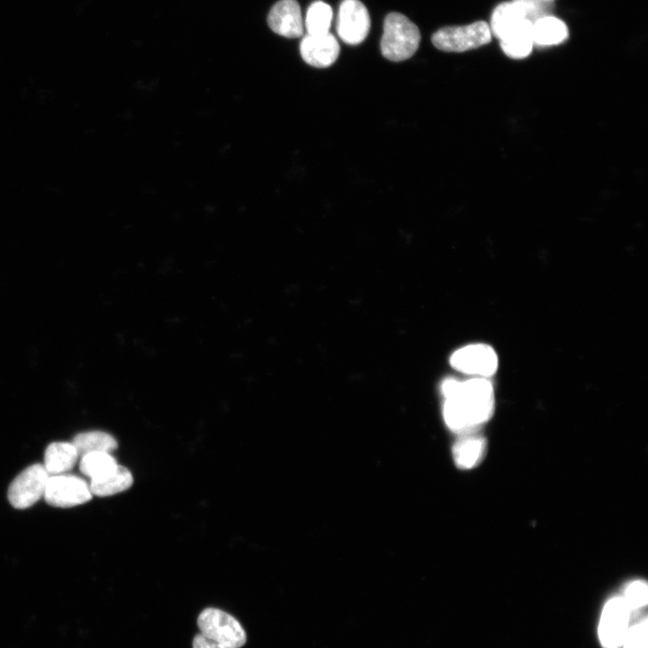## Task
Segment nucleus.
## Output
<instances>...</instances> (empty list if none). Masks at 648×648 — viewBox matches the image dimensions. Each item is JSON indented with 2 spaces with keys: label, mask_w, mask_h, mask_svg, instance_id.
<instances>
[{
  "label": "nucleus",
  "mask_w": 648,
  "mask_h": 648,
  "mask_svg": "<svg viewBox=\"0 0 648 648\" xmlns=\"http://www.w3.org/2000/svg\"><path fill=\"white\" fill-rule=\"evenodd\" d=\"M446 398L444 417L453 430H465L486 421L493 410L490 382L476 377L464 382L447 379L442 385Z\"/></svg>",
  "instance_id": "obj_1"
},
{
  "label": "nucleus",
  "mask_w": 648,
  "mask_h": 648,
  "mask_svg": "<svg viewBox=\"0 0 648 648\" xmlns=\"http://www.w3.org/2000/svg\"><path fill=\"white\" fill-rule=\"evenodd\" d=\"M420 42L418 26L400 13H391L384 20L381 40L382 56L393 62H400L412 57Z\"/></svg>",
  "instance_id": "obj_2"
},
{
  "label": "nucleus",
  "mask_w": 648,
  "mask_h": 648,
  "mask_svg": "<svg viewBox=\"0 0 648 648\" xmlns=\"http://www.w3.org/2000/svg\"><path fill=\"white\" fill-rule=\"evenodd\" d=\"M490 25L484 21L462 26H447L436 31L431 37L436 48L446 52H464L477 49L491 40Z\"/></svg>",
  "instance_id": "obj_3"
},
{
  "label": "nucleus",
  "mask_w": 648,
  "mask_h": 648,
  "mask_svg": "<svg viewBox=\"0 0 648 648\" xmlns=\"http://www.w3.org/2000/svg\"><path fill=\"white\" fill-rule=\"evenodd\" d=\"M197 625L202 635L226 647L240 648L246 644V632L240 623L220 609L205 608L200 613Z\"/></svg>",
  "instance_id": "obj_4"
},
{
  "label": "nucleus",
  "mask_w": 648,
  "mask_h": 648,
  "mask_svg": "<svg viewBox=\"0 0 648 648\" xmlns=\"http://www.w3.org/2000/svg\"><path fill=\"white\" fill-rule=\"evenodd\" d=\"M48 474L43 464H35L22 471L11 482L7 497L11 505L24 509L44 496Z\"/></svg>",
  "instance_id": "obj_5"
},
{
  "label": "nucleus",
  "mask_w": 648,
  "mask_h": 648,
  "mask_svg": "<svg viewBox=\"0 0 648 648\" xmlns=\"http://www.w3.org/2000/svg\"><path fill=\"white\" fill-rule=\"evenodd\" d=\"M631 609L624 597L610 598L603 608L599 624L598 638L604 648L622 646L629 628Z\"/></svg>",
  "instance_id": "obj_6"
},
{
  "label": "nucleus",
  "mask_w": 648,
  "mask_h": 648,
  "mask_svg": "<svg viewBox=\"0 0 648 648\" xmlns=\"http://www.w3.org/2000/svg\"><path fill=\"white\" fill-rule=\"evenodd\" d=\"M43 497L50 506L71 508L89 501L93 495L83 479L63 473L49 477Z\"/></svg>",
  "instance_id": "obj_7"
},
{
  "label": "nucleus",
  "mask_w": 648,
  "mask_h": 648,
  "mask_svg": "<svg viewBox=\"0 0 648 648\" xmlns=\"http://www.w3.org/2000/svg\"><path fill=\"white\" fill-rule=\"evenodd\" d=\"M371 26L367 8L359 0H343L340 4L337 32L346 44L356 45L367 37Z\"/></svg>",
  "instance_id": "obj_8"
},
{
  "label": "nucleus",
  "mask_w": 648,
  "mask_h": 648,
  "mask_svg": "<svg viewBox=\"0 0 648 648\" xmlns=\"http://www.w3.org/2000/svg\"><path fill=\"white\" fill-rule=\"evenodd\" d=\"M450 362L460 372L479 376L491 375L498 366L495 351L482 344L460 348L453 354Z\"/></svg>",
  "instance_id": "obj_9"
},
{
  "label": "nucleus",
  "mask_w": 648,
  "mask_h": 648,
  "mask_svg": "<svg viewBox=\"0 0 648 648\" xmlns=\"http://www.w3.org/2000/svg\"><path fill=\"white\" fill-rule=\"evenodd\" d=\"M340 47L329 32L324 34H307L301 41L300 52L309 65L323 68L331 66L338 58Z\"/></svg>",
  "instance_id": "obj_10"
},
{
  "label": "nucleus",
  "mask_w": 648,
  "mask_h": 648,
  "mask_svg": "<svg viewBox=\"0 0 648 648\" xmlns=\"http://www.w3.org/2000/svg\"><path fill=\"white\" fill-rule=\"evenodd\" d=\"M268 25L275 33L297 38L303 33L301 8L296 0H280L270 10Z\"/></svg>",
  "instance_id": "obj_11"
},
{
  "label": "nucleus",
  "mask_w": 648,
  "mask_h": 648,
  "mask_svg": "<svg viewBox=\"0 0 648 648\" xmlns=\"http://www.w3.org/2000/svg\"><path fill=\"white\" fill-rule=\"evenodd\" d=\"M532 24L526 18L520 5L513 0L501 3L495 7L489 25L491 33L501 40Z\"/></svg>",
  "instance_id": "obj_12"
},
{
  "label": "nucleus",
  "mask_w": 648,
  "mask_h": 648,
  "mask_svg": "<svg viewBox=\"0 0 648 648\" xmlns=\"http://www.w3.org/2000/svg\"><path fill=\"white\" fill-rule=\"evenodd\" d=\"M78 457L72 442H54L45 450L43 465L50 476L63 474L74 467Z\"/></svg>",
  "instance_id": "obj_13"
},
{
  "label": "nucleus",
  "mask_w": 648,
  "mask_h": 648,
  "mask_svg": "<svg viewBox=\"0 0 648 648\" xmlns=\"http://www.w3.org/2000/svg\"><path fill=\"white\" fill-rule=\"evenodd\" d=\"M567 25L560 19L548 15L538 19L532 24L534 45L546 47L557 45L567 40Z\"/></svg>",
  "instance_id": "obj_14"
},
{
  "label": "nucleus",
  "mask_w": 648,
  "mask_h": 648,
  "mask_svg": "<svg viewBox=\"0 0 648 648\" xmlns=\"http://www.w3.org/2000/svg\"><path fill=\"white\" fill-rule=\"evenodd\" d=\"M133 478L130 472L122 466L117 467L104 477L91 481L89 489L92 495L104 497L122 492L131 486Z\"/></svg>",
  "instance_id": "obj_15"
},
{
  "label": "nucleus",
  "mask_w": 648,
  "mask_h": 648,
  "mask_svg": "<svg viewBox=\"0 0 648 648\" xmlns=\"http://www.w3.org/2000/svg\"><path fill=\"white\" fill-rule=\"evenodd\" d=\"M72 444L79 456L96 452L110 453L117 448L115 438L102 431L79 433L73 438Z\"/></svg>",
  "instance_id": "obj_16"
},
{
  "label": "nucleus",
  "mask_w": 648,
  "mask_h": 648,
  "mask_svg": "<svg viewBox=\"0 0 648 648\" xmlns=\"http://www.w3.org/2000/svg\"><path fill=\"white\" fill-rule=\"evenodd\" d=\"M116 460L105 452L90 453L81 456L79 468L91 481L98 480L117 467Z\"/></svg>",
  "instance_id": "obj_17"
},
{
  "label": "nucleus",
  "mask_w": 648,
  "mask_h": 648,
  "mask_svg": "<svg viewBox=\"0 0 648 648\" xmlns=\"http://www.w3.org/2000/svg\"><path fill=\"white\" fill-rule=\"evenodd\" d=\"M485 448L482 437L469 436L459 440L454 446V458L461 468L473 467L482 457Z\"/></svg>",
  "instance_id": "obj_18"
},
{
  "label": "nucleus",
  "mask_w": 648,
  "mask_h": 648,
  "mask_svg": "<svg viewBox=\"0 0 648 648\" xmlns=\"http://www.w3.org/2000/svg\"><path fill=\"white\" fill-rule=\"evenodd\" d=\"M332 17L330 5L322 1L313 2L306 13L305 26L308 34L318 35L328 32Z\"/></svg>",
  "instance_id": "obj_19"
},
{
  "label": "nucleus",
  "mask_w": 648,
  "mask_h": 648,
  "mask_svg": "<svg viewBox=\"0 0 648 648\" xmlns=\"http://www.w3.org/2000/svg\"><path fill=\"white\" fill-rule=\"evenodd\" d=\"M533 46L532 25L500 40L502 51L511 58H526L531 53Z\"/></svg>",
  "instance_id": "obj_20"
},
{
  "label": "nucleus",
  "mask_w": 648,
  "mask_h": 648,
  "mask_svg": "<svg viewBox=\"0 0 648 648\" xmlns=\"http://www.w3.org/2000/svg\"><path fill=\"white\" fill-rule=\"evenodd\" d=\"M623 597L631 611L644 607L648 601L647 584L643 580L631 582Z\"/></svg>",
  "instance_id": "obj_21"
},
{
  "label": "nucleus",
  "mask_w": 648,
  "mask_h": 648,
  "mask_svg": "<svg viewBox=\"0 0 648 648\" xmlns=\"http://www.w3.org/2000/svg\"><path fill=\"white\" fill-rule=\"evenodd\" d=\"M648 623L644 618L643 621L629 626L622 644L623 648H647Z\"/></svg>",
  "instance_id": "obj_22"
},
{
  "label": "nucleus",
  "mask_w": 648,
  "mask_h": 648,
  "mask_svg": "<svg viewBox=\"0 0 648 648\" xmlns=\"http://www.w3.org/2000/svg\"><path fill=\"white\" fill-rule=\"evenodd\" d=\"M522 8L526 18L532 23L540 18L548 16L550 2L543 0H515Z\"/></svg>",
  "instance_id": "obj_23"
},
{
  "label": "nucleus",
  "mask_w": 648,
  "mask_h": 648,
  "mask_svg": "<svg viewBox=\"0 0 648 648\" xmlns=\"http://www.w3.org/2000/svg\"><path fill=\"white\" fill-rule=\"evenodd\" d=\"M193 648H229L222 644H220L204 635L201 633L196 634L193 641Z\"/></svg>",
  "instance_id": "obj_24"
},
{
  "label": "nucleus",
  "mask_w": 648,
  "mask_h": 648,
  "mask_svg": "<svg viewBox=\"0 0 648 648\" xmlns=\"http://www.w3.org/2000/svg\"><path fill=\"white\" fill-rule=\"evenodd\" d=\"M543 1L552 2L553 0H543Z\"/></svg>",
  "instance_id": "obj_25"
}]
</instances>
